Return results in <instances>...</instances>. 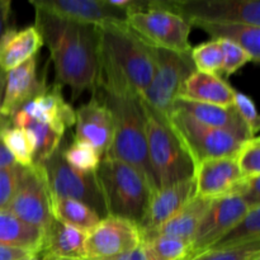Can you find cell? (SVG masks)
<instances>
[{"label":"cell","mask_w":260,"mask_h":260,"mask_svg":"<svg viewBox=\"0 0 260 260\" xmlns=\"http://www.w3.org/2000/svg\"><path fill=\"white\" fill-rule=\"evenodd\" d=\"M75 141L88 144L103 159L113 141V121L99 95L75 111Z\"/></svg>","instance_id":"15"},{"label":"cell","mask_w":260,"mask_h":260,"mask_svg":"<svg viewBox=\"0 0 260 260\" xmlns=\"http://www.w3.org/2000/svg\"><path fill=\"white\" fill-rule=\"evenodd\" d=\"M150 51L154 60V75L140 96L147 107L168 119L183 83L196 69L190 53L173 52L154 46H150Z\"/></svg>","instance_id":"6"},{"label":"cell","mask_w":260,"mask_h":260,"mask_svg":"<svg viewBox=\"0 0 260 260\" xmlns=\"http://www.w3.org/2000/svg\"><path fill=\"white\" fill-rule=\"evenodd\" d=\"M36 29L50 51L56 84L69 86L75 101L83 91L95 90L98 80V29L95 25L63 19L35 7Z\"/></svg>","instance_id":"1"},{"label":"cell","mask_w":260,"mask_h":260,"mask_svg":"<svg viewBox=\"0 0 260 260\" xmlns=\"http://www.w3.org/2000/svg\"><path fill=\"white\" fill-rule=\"evenodd\" d=\"M243 178L260 177V140L258 136L245 140L234 155Z\"/></svg>","instance_id":"34"},{"label":"cell","mask_w":260,"mask_h":260,"mask_svg":"<svg viewBox=\"0 0 260 260\" xmlns=\"http://www.w3.org/2000/svg\"><path fill=\"white\" fill-rule=\"evenodd\" d=\"M43 231L27 225L9 211H0V246L19 248L40 253Z\"/></svg>","instance_id":"26"},{"label":"cell","mask_w":260,"mask_h":260,"mask_svg":"<svg viewBox=\"0 0 260 260\" xmlns=\"http://www.w3.org/2000/svg\"><path fill=\"white\" fill-rule=\"evenodd\" d=\"M36 255L37 253L25 249L0 246V260H29Z\"/></svg>","instance_id":"40"},{"label":"cell","mask_w":260,"mask_h":260,"mask_svg":"<svg viewBox=\"0 0 260 260\" xmlns=\"http://www.w3.org/2000/svg\"><path fill=\"white\" fill-rule=\"evenodd\" d=\"M234 95L235 89L218 74L196 70L185 79L178 98L218 107H233Z\"/></svg>","instance_id":"20"},{"label":"cell","mask_w":260,"mask_h":260,"mask_svg":"<svg viewBox=\"0 0 260 260\" xmlns=\"http://www.w3.org/2000/svg\"><path fill=\"white\" fill-rule=\"evenodd\" d=\"M241 178L234 156L203 160L194 168L196 196L206 200L230 196Z\"/></svg>","instance_id":"17"},{"label":"cell","mask_w":260,"mask_h":260,"mask_svg":"<svg viewBox=\"0 0 260 260\" xmlns=\"http://www.w3.org/2000/svg\"><path fill=\"white\" fill-rule=\"evenodd\" d=\"M196 196L194 177L168 187L159 188L150 196L146 211L139 223L140 235H146L177 215Z\"/></svg>","instance_id":"16"},{"label":"cell","mask_w":260,"mask_h":260,"mask_svg":"<svg viewBox=\"0 0 260 260\" xmlns=\"http://www.w3.org/2000/svg\"><path fill=\"white\" fill-rule=\"evenodd\" d=\"M96 88H127L142 95L154 75L150 46L126 24L98 25ZM95 88V89H96Z\"/></svg>","instance_id":"2"},{"label":"cell","mask_w":260,"mask_h":260,"mask_svg":"<svg viewBox=\"0 0 260 260\" xmlns=\"http://www.w3.org/2000/svg\"><path fill=\"white\" fill-rule=\"evenodd\" d=\"M145 260H188L189 245L169 238H152L141 241Z\"/></svg>","instance_id":"31"},{"label":"cell","mask_w":260,"mask_h":260,"mask_svg":"<svg viewBox=\"0 0 260 260\" xmlns=\"http://www.w3.org/2000/svg\"><path fill=\"white\" fill-rule=\"evenodd\" d=\"M40 255V254H38ZM42 260H69V259H57V258H51V256H45V255H40ZM74 260H84V259H74Z\"/></svg>","instance_id":"45"},{"label":"cell","mask_w":260,"mask_h":260,"mask_svg":"<svg viewBox=\"0 0 260 260\" xmlns=\"http://www.w3.org/2000/svg\"><path fill=\"white\" fill-rule=\"evenodd\" d=\"M230 196L240 197L250 208L260 206V177L241 178Z\"/></svg>","instance_id":"39"},{"label":"cell","mask_w":260,"mask_h":260,"mask_svg":"<svg viewBox=\"0 0 260 260\" xmlns=\"http://www.w3.org/2000/svg\"><path fill=\"white\" fill-rule=\"evenodd\" d=\"M260 206L250 208L245 216L230 229L210 249H228L260 241Z\"/></svg>","instance_id":"29"},{"label":"cell","mask_w":260,"mask_h":260,"mask_svg":"<svg viewBox=\"0 0 260 260\" xmlns=\"http://www.w3.org/2000/svg\"><path fill=\"white\" fill-rule=\"evenodd\" d=\"M62 157L71 168L84 173H95L102 157L88 144L74 141L68 147H61Z\"/></svg>","instance_id":"32"},{"label":"cell","mask_w":260,"mask_h":260,"mask_svg":"<svg viewBox=\"0 0 260 260\" xmlns=\"http://www.w3.org/2000/svg\"><path fill=\"white\" fill-rule=\"evenodd\" d=\"M167 9L194 22L244 23L260 27L258 0H165Z\"/></svg>","instance_id":"10"},{"label":"cell","mask_w":260,"mask_h":260,"mask_svg":"<svg viewBox=\"0 0 260 260\" xmlns=\"http://www.w3.org/2000/svg\"><path fill=\"white\" fill-rule=\"evenodd\" d=\"M212 201L194 196L177 215L173 216L164 225L146 235H142L141 241L152 238H169L190 245L198 225L210 208Z\"/></svg>","instance_id":"22"},{"label":"cell","mask_w":260,"mask_h":260,"mask_svg":"<svg viewBox=\"0 0 260 260\" xmlns=\"http://www.w3.org/2000/svg\"><path fill=\"white\" fill-rule=\"evenodd\" d=\"M29 260H42V259H41V256L38 255V254H37V255L33 256V258H32V259H29Z\"/></svg>","instance_id":"47"},{"label":"cell","mask_w":260,"mask_h":260,"mask_svg":"<svg viewBox=\"0 0 260 260\" xmlns=\"http://www.w3.org/2000/svg\"><path fill=\"white\" fill-rule=\"evenodd\" d=\"M14 157L12 156V154L9 152V150L5 146L4 141L2 139V135H0V169H5V168H10L13 165H15Z\"/></svg>","instance_id":"42"},{"label":"cell","mask_w":260,"mask_h":260,"mask_svg":"<svg viewBox=\"0 0 260 260\" xmlns=\"http://www.w3.org/2000/svg\"><path fill=\"white\" fill-rule=\"evenodd\" d=\"M10 126L20 127L29 132L35 141V156L33 165H41L60 147L65 131L55 128L50 124L41 123L33 119L14 114L9 118Z\"/></svg>","instance_id":"27"},{"label":"cell","mask_w":260,"mask_h":260,"mask_svg":"<svg viewBox=\"0 0 260 260\" xmlns=\"http://www.w3.org/2000/svg\"><path fill=\"white\" fill-rule=\"evenodd\" d=\"M9 121H7V119H0V131H2L3 128H5L7 126H9Z\"/></svg>","instance_id":"46"},{"label":"cell","mask_w":260,"mask_h":260,"mask_svg":"<svg viewBox=\"0 0 260 260\" xmlns=\"http://www.w3.org/2000/svg\"><path fill=\"white\" fill-rule=\"evenodd\" d=\"M144 109L147 152L157 189L194 177V162L168 119L145 103Z\"/></svg>","instance_id":"5"},{"label":"cell","mask_w":260,"mask_h":260,"mask_svg":"<svg viewBox=\"0 0 260 260\" xmlns=\"http://www.w3.org/2000/svg\"><path fill=\"white\" fill-rule=\"evenodd\" d=\"M173 109L183 112L194 121L206 126L215 127V128L229 129L236 132L246 139H251L248 128L239 117L236 109L233 107H218L213 104L198 103V102L185 101L177 98L174 102Z\"/></svg>","instance_id":"24"},{"label":"cell","mask_w":260,"mask_h":260,"mask_svg":"<svg viewBox=\"0 0 260 260\" xmlns=\"http://www.w3.org/2000/svg\"><path fill=\"white\" fill-rule=\"evenodd\" d=\"M88 233L52 217L43 230L40 255L57 259H84V243ZM85 260V259H84Z\"/></svg>","instance_id":"21"},{"label":"cell","mask_w":260,"mask_h":260,"mask_svg":"<svg viewBox=\"0 0 260 260\" xmlns=\"http://www.w3.org/2000/svg\"><path fill=\"white\" fill-rule=\"evenodd\" d=\"M10 12H12V2L0 0V40L4 33L9 29Z\"/></svg>","instance_id":"41"},{"label":"cell","mask_w":260,"mask_h":260,"mask_svg":"<svg viewBox=\"0 0 260 260\" xmlns=\"http://www.w3.org/2000/svg\"><path fill=\"white\" fill-rule=\"evenodd\" d=\"M61 89L62 86L56 83L46 86L45 90L23 104L13 116L17 114L65 131L66 127L75 124V111L65 102Z\"/></svg>","instance_id":"18"},{"label":"cell","mask_w":260,"mask_h":260,"mask_svg":"<svg viewBox=\"0 0 260 260\" xmlns=\"http://www.w3.org/2000/svg\"><path fill=\"white\" fill-rule=\"evenodd\" d=\"M23 167L15 164L10 168L0 169V211L8 210L19 184Z\"/></svg>","instance_id":"38"},{"label":"cell","mask_w":260,"mask_h":260,"mask_svg":"<svg viewBox=\"0 0 260 260\" xmlns=\"http://www.w3.org/2000/svg\"><path fill=\"white\" fill-rule=\"evenodd\" d=\"M190 58L197 71L218 74L222 70V48L220 41L211 40L190 50Z\"/></svg>","instance_id":"33"},{"label":"cell","mask_w":260,"mask_h":260,"mask_svg":"<svg viewBox=\"0 0 260 260\" xmlns=\"http://www.w3.org/2000/svg\"><path fill=\"white\" fill-rule=\"evenodd\" d=\"M234 108L238 112L239 117L248 128L251 137L256 136L260 129V119L256 112L255 104L250 96L245 95L241 91L235 90L234 95Z\"/></svg>","instance_id":"37"},{"label":"cell","mask_w":260,"mask_h":260,"mask_svg":"<svg viewBox=\"0 0 260 260\" xmlns=\"http://www.w3.org/2000/svg\"><path fill=\"white\" fill-rule=\"evenodd\" d=\"M5 75L7 74L0 71V109H2V104H3V98H4V89H5ZM0 119L2 116H0Z\"/></svg>","instance_id":"44"},{"label":"cell","mask_w":260,"mask_h":260,"mask_svg":"<svg viewBox=\"0 0 260 260\" xmlns=\"http://www.w3.org/2000/svg\"><path fill=\"white\" fill-rule=\"evenodd\" d=\"M141 245L139 226L124 218L107 216L88 233L85 260H113Z\"/></svg>","instance_id":"12"},{"label":"cell","mask_w":260,"mask_h":260,"mask_svg":"<svg viewBox=\"0 0 260 260\" xmlns=\"http://www.w3.org/2000/svg\"><path fill=\"white\" fill-rule=\"evenodd\" d=\"M5 146L9 150L15 162L23 168H29L33 165L35 156V141L29 132L20 127L7 126L0 131Z\"/></svg>","instance_id":"30"},{"label":"cell","mask_w":260,"mask_h":260,"mask_svg":"<svg viewBox=\"0 0 260 260\" xmlns=\"http://www.w3.org/2000/svg\"><path fill=\"white\" fill-rule=\"evenodd\" d=\"M113 260H145L144 251H142V246H137L134 250L128 251V253L123 254V255H119L118 258Z\"/></svg>","instance_id":"43"},{"label":"cell","mask_w":260,"mask_h":260,"mask_svg":"<svg viewBox=\"0 0 260 260\" xmlns=\"http://www.w3.org/2000/svg\"><path fill=\"white\" fill-rule=\"evenodd\" d=\"M30 4L63 19L95 27L108 23L126 24L128 18L109 0H30Z\"/></svg>","instance_id":"14"},{"label":"cell","mask_w":260,"mask_h":260,"mask_svg":"<svg viewBox=\"0 0 260 260\" xmlns=\"http://www.w3.org/2000/svg\"><path fill=\"white\" fill-rule=\"evenodd\" d=\"M27 225L45 230L52 220L51 197L40 165L23 168L17 192L8 210Z\"/></svg>","instance_id":"11"},{"label":"cell","mask_w":260,"mask_h":260,"mask_svg":"<svg viewBox=\"0 0 260 260\" xmlns=\"http://www.w3.org/2000/svg\"><path fill=\"white\" fill-rule=\"evenodd\" d=\"M129 29L145 43L178 53H190L189 35L192 25L164 8H151L146 12L132 13L127 18Z\"/></svg>","instance_id":"9"},{"label":"cell","mask_w":260,"mask_h":260,"mask_svg":"<svg viewBox=\"0 0 260 260\" xmlns=\"http://www.w3.org/2000/svg\"><path fill=\"white\" fill-rule=\"evenodd\" d=\"M47 182L50 197L69 198L90 207L101 218L108 216L95 173H84L71 168L63 160L58 147L40 165Z\"/></svg>","instance_id":"7"},{"label":"cell","mask_w":260,"mask_h":260,"mask_svg":"<svg viewBox=\"0 0 260 260\" xmlns=\"http://www.w3.org/2000/svg\"><path fill=\"white\" fill-rule=\"evenodd\" d=\"M46 86L45 80L37 75V55L8 71L5 75L4 98L0 109L2 118L9 121L15 111L45 90Z\"/></svg>","instance_id":"19"},{"label":"cell","mask_w":260,"mask_h":260,"mask_svg":"<svg viewBox=\"0 0 260 260\" xmlns=\"http://www.w3.org/2000/svg\"><path fill=\"white\" fill-rule=\"evenodd\" d=\"M43 46L35 25L23 29L9 28L0 40V71L7 74L37 55Z\"/></svg>","instance_id":"23"},{"label":"cell","mask_w":260,"mask_h":260,"mask_svg":"<svg viewBox=\"0 0 260 260\" xmlns=\"http://www.w3.org/2000/svg\"><path fill=\"white\" fill-rule=\"evenodd\" d=\"M192 27H197L207 32L212 40H223L236 43L248 52L253 62L260 58V27L244 23H207L194 22Z\"/></svg>","instance_id":"25"},{"label":"cell","mask_w":260,"mask_h":260,"mask_svg":"<svg viewBox=\"0 0 260 260\" xmlns=\"http://www.w3.org/2000/svg\"><path fill=\"white\" fill-rule=\"evenodd\" d=\"M254 260H260V258H256V259H254Z\"/></svg>","instance_id":"48"},{"label":"cell","mask_w":260,"mask_h":260,"mask_svg":"<svg viewBox=\"0 0 260 260\" xmlns=\"http://www.w3.org/2000/svg\"><path fill=\"white\" fill-rule=\"evenodd\" d=\"M168 122L189 152L194 168L203 160L234 156L248 140L236 132L200 123L177 109H173Z\"/></svg>","instance_id":"8"},{"label":"cell","mask_w":260,"mask_h":260,"mask_svg":"<svg viewBox=\"0 0 260 260\" xmlns=\"http://www.w3.org/2000/svg\"><path fill=\"white\" fill-rule=\"evenodd\" d=\"M249 210L250 207L238 196H225L213 200L201 220L190 243L189 259L210 249L233 226H235Z\"/></svg>","instance_id":"13"},{"label":"cell","mask_w":260,"mask_h":260,"mask_svg":"<svg viewBox=\"0 0 260 260\" xmlns=\"http://www.w3.org/2000/svg\"><path fill=\"white\" fill-rule=\"evenodd\" d=\"M260 258V241L228 249H207L188 260H254Z\"/></svg>","instance_id":"35"},{"label":"cell","mask_w":260,"mask_h":260,"mask_svg":"<svg viewBox=\"0 0 260 260\" xmlns=\"http://www.w3.org/2000/svg\"><path fill=\"white\" fill-rule=\"evenodd\" d=\"M95 174L108 216L139 226L152 193L145 178L131 165L107 156L101 160Z\"/></svg>","instance_id":"4"},{"label":"cell","mask_w":260,"mask_h":260,"mask_svg":"<svg viewBox=\"0 0 260 260\" xmlns=\"http://www.w3.org/2000/svg\"><path fill=\"white\" fill-rule=\"evenodd\" d=\"M99 89L103 90L102 101L113 121V141L106 156L135 168L145 178L151 192H155L157 184L147 152L146 118L141 96L127 88L101 86Z\"/></svg>","instance_id":"3"},{"label":"cell","mask_w":260,"mask_h":260,"mask_svg":"<svg viewBox=\"0 0 260 260\" xmlns=\"http://www.w3.org/2000/svg\"><path fill=\"white\" fill-rule=\"evenodd\" d=\"M52 216L61 222L89 233L102 220L90 207L69 198L51 197Z\"/></svg>","instance_id":"28"},{"label":"cell","mask_w":260,"mask_h":260,"mask_svg":"<svg viewBox=\"0 0 260 260\" xmlns=\"http://www.w3.org/2000/svg\"><path fill=\"white\" fill-rule=\"evenodd\" d=\"M217 41H220L221 48H222V70L221 73L225 74L226 78L233 75L239 69L251 61V57L248 55V52L236 43L223 40Z\"/></svg>","instance_id":"36"}]
</instances>
